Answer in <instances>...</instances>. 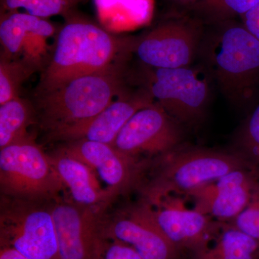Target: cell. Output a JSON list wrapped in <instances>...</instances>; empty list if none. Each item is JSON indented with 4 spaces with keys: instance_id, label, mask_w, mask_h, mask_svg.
Returning <instances> with one entry per match:
<instances>
[{
    "instance_id": "cell-1",
    "label": "cell",
    "mask_w": 259,
    "mask_h": 259,
    "mask_svg": "<svg viewBox=\"0 0 259 259\" xmlns=\"http://www.w3.org/2000/svg\"><path fill=\"white\" fill-rule=\"evenodd\" d=\"M58 32L54 51L34 95L49 93L80 76L109 69L128 56L127 37H118L86 19L66 16Z\"/></svg>"
},
{
    "instance_id": "cell-2",
    "label": "cell",
    "mask_w": 259,
    "mask_h": 259,
    "mask_svg": "<svg viewBox=\"0 0 259 259\" xmlns=\"http://www.w3.org/2000/svg\"><path fill=\"white\" fill-rule=\"evenodd\" d=\"M214 25L204 32L200 63L228 101L249 106L259 95V41L242 23Z\"/></svg>"
},
{
    "instance_id": "cell-3",
    "label": "cell",
    "mask_w": 259,
    "mask_h": 259,
    "mask_svg": "<svg viewBox=\"0 0 259 259\" xmlns=\"http://www.w3.org/2000/svg\"><path fill=\"white\" fill-rule=\"evenodd\" d=\"M127 59L49 93L34 95L32 102L40 127L50 134L90 120L105 110L131 85Z\"/></svg>"
},
{
    "instance_id": "cell-4",
    "label": "cell",
    "mask_w": 259,
    "mask_h": 259,
    "mask_svg": "<svg viewBox=\"0 0 259 259\" xmlns=\"http://www.w3.org/2000/svg\"><path fill=\"white\" fill-rule=\"evenodd\" d=\"M153 161L149 180L141 185L147 202L171 194L187 195L231 171L255 167L237 151L183 144Z\"/></svg>"
},
{
    "instance_id": "cell-5",
    "label": "cell",
    "mask_w": 259,
    "mask_h": 259,
    "mask_svg": "<svg viewBox=\"0 0 259 259\" xmlns=\"http://www.w3.org/2000/svg\"><path fill=\"white\" fill-rule=\"evenodd\" d=\"M130 80L144 88L153 101L183 125H193L205 115L211 99L208 71L202 64L177 69H153L139 65Z\"/></svg>"
},
{
    "instance_id": "cell-6",
    "label": "cell",
    "mask_w": 259,
    "mask_h": 259,
    "mask_svg": "<svg viewBox=\"0 0 259 259\" xmlns=\"http://www.w3.org/2000/svg\"><path fill=\"white\" fill-rule=\"evenodd\" d=\"M51 201L1 195L0 245L30 259H59Z\"/></svg>"
},
{
    "instance_id": "cell-7",
    "label": "cell",
    "mask_w": 259,
    "mask_h": 259,
    "mask_svg": "<svg viewBox=\"0 0 259 259\" xmlns=\"http://www.w3.org/2000/svg\"><path fill=\"white\" fill-rule=\"evenodd\" d=\"M0 190L8 197L51 201L66 189L49 154L29 136L0 149Z\"/></svg>"
},
{
    "instance_id": "cell-8",
    "label": "cell",
    "mask_w": 259,
    "mask_h": 259,
    "mask_svg": "<svg viewBox=\"0 0 259 259\" xmlns=\"http://www.w3.org/2000/svg\"><path fill=\"white\" fill-rule=\"evenodd\" d=\"M203 24L197 18L167 20L139 36L127 37V54L139 65L153 69L192 66L199 59Z\"/></svg>"
},
{
    "instance_id": "cell-9",
    "label": "cell",
    "mask_w": 259,
    "mask_h": 259,
    "mask_svg": "<svg viewBox=\"0 0 259 259\" xmlns=\"http://www.w3.org/2000/svg\"><path fill=\"white\" fill-rule=\"evenodd\" d=\"M59 259H100L109 240L105 209L59 198L52 202Z\"/></svg>"
},
{
    "instance_id": "cell-10",
    "label": "cell",
    "mask_w": 259,
    "mask_h": 259,
    "mask_svg": "<svg viewBox=\"0 0 259 259\" xmlns=\"http://www.w3.org/2000/svg\"><path fill=\"white\" fill-rule=\"evenodd\" d=\"M105 231L107 240L130 245L143 259H179L182 253L162 231L144 199L105 214Z\"/></svg>"
},
{
    "instance_id": "cell-11",
    "label": "cell",
    "mask_w": 259,
    "mask_h": 259,
    "mask_svg": "<svg viewBox=\"0 0 259 259\" xmlns=\"http://www.w3.org/2000/svg\"><path fill=\"white\" fill-rule=\"evenodd\" d=\"M182 126L153 102L130 119L112 146L134 157L158 158L182 145Z\"/></svg>"
},
{
    "instance_id": "cell-12",
    "label": "cell",
    "mask_w": 259,
    "mask_h": 259,
    "mask_svg": "<svg viewBox=\"0 0 259 259\" xmlns=\"http://www.w3.org/2000/svg\"><path fill=\"white\" fill-rule=\"evenodd\" d=\"M60 149L90 167L116 197L141 187L150 166L148 160L130 156L112 145L88 140L70 141Z\"/></svg>"
},
{
    "instance_id": "cell-13",
    "label": "cell",
    "mask_w": 259,
    "mask_h": 259,
    "mask_svg": "<svg viewBox=\"0 0 259 259\" xmlns=\"http://www.w3.org/2000/svg\"><path fill=\"white\" fill-rule=\"evenodd\" d=\"M154 102L144 88L131 83L127 90L101 112L90 120L48 134L52 141L65 143L78 140L113 145L130 119Z\"/></svg>"
},
{
    "instance_id": "cell-14",
    "label": "cell",
    "mask_w": 259,
    "mask_h": 259,
    "mask_svg": "<svg viewBox=\"0 0 259 259\" xmlns=\"http://www.w3.org/2000/svg\"><path fill=\"white\" fill-rule=\"evenodd\" d=\"M147 202L162 231L181 252L190 250L194 254L207 248L219 234L218 224L211 217L196 209L187 208L175 194Z\"/></svg>"
},
{
    "instance_id": "cell-15",
    "label": "cell",
    "mask_w": 259,
    "mask_h": 259,
    "mask_svg": "<svg viewBox=\"0 0 259 259\" xmlns=\"http://www.w3.org/2000/svg\"><path fill=\"white\" fill-rule=\"evenodd\" d=\"M258 169L255 167L235 170L202 186L187 196L194 209L211 218L235 219L245 209L258 185Z\"/></svg>"
},
{
    "instance_id": "cell-16",
    "label": "cell",
    "mask_w": 259,
    "mask_h": 259,
    "mask_svg": "<svg viewBox=\"0 0 259 259\" xmlns=\"http://www.w3.org/2000/svg\"><path fill=\"white\" fill-rule=\"evenodd\" d=\"M49 156L61 182L69 191L75 203L107 208L115 198L111 191L100 187L95 172L82 161L61 149Z\"/></svg>"
},
{
    "instance_id": "cell-17",
    "label": "cell",
    "mask_w": 259,
    "mask_h": 259,
    "mask_svg": "<svg viewBox=\"0 0 259 259\" xmlns=\"http://www.w3.org/2000/svg\"><path fill=\"white\" fill-rule=\"evenodd\" d=\"M56 27L48 19L17 11L1 13V56L18 57L30 38L45 39L54 35Z\"/></svg>"
},
{
    "instance_id": "cell-18",
    "label": "cell",
    "mask_w": 259,
    "mask_h": 259,
    "mask_svg": "<svg viewBox=\"0 0 259 259\" xmlns=\"http://www.w3.org/2000/svg\"><path fill=\"white\" fill-rule=\"evenodd\" d=\"M37 120L33 102L21 97L0 105V149L29 137L28 128Z\"/></svg>"
},
{
    "instance_id": "cell-19",
    "label": "cell",
    "mask_w": 259,
    "mask_h": 259,
    "mask_svg": "<svg viewBox=\"0 0 259 259\" xmlns=\"http://www.w3.org/2000/svg\"><path fill=\"white\" fill-rule=\"evenodd\" d=\"M193 259H259V241L233 226H226L214 245L194 253Z\"/></svg>"
},
{
    "instance_id": "cell-20",
    "label": "cell",
    "mask_w": 259,
    "mask_h": 259,
    "mask_svg": "<svg viewBox=\"0 0 259 259\" xmlns=\"http://www.w3.org/2000/svg\"><path fill=\"white\" fill-rule=\"evenodd\" d=\"M38 69H42L41 57L25 55L8 58L0 55V105L20 97L24 82Z\"/></svg>"
},
{
    "instance_id": "cell-21",
    "label": "cell",
    "mask_w": 259,
    "mask_h": 259,
    "mask_svg": "<svg viewBox=\"0 0 259 259\" xmlns=\"http://www.w3.org/2000/svg\"><path fill=\"white\" fill-rule=\"evenodd\" d=\"M259 4V0H199L192 7L203 23L217 24L241 17Z\"/></svg>"
},
{
    "instance_id": "cell-22",
    "label": "cell",
    "mask_w": 259,
    "mask_h": 259,
    "mask_svg": "<svg viewBox=\"0 0 259 259\" xmlns=\"http://www.w3.org/2000/svg\"><path fill=\"white\" fill-rule=\"evenodd\" d=\"M79 4L76 0H0L1 13L25 10V13L44 19L56 15L66 17Z\"/></svg>"
},
{
    "instance_id": "cell-23",
    "label": "cell",
    "mask_w": 259,
    "mask_h": 259,
    "mask_svg": "<svg viewBox=\"0 0 259 259\" xmlns=\"http://www.w3.org/2000/svg\"><path fill=\"white\" fill-rule=\"evenodd\" d=\"M235 143L237 152L259 169V103L238 130Z\"/></svg>"
},
{
    "instance_id": "cell-24",
    "label": "cell",
    "mask_w": 259,
    "mask_h": 259,
    "mask_svg": "<svg viewBox=\"0 0 259 259\" xmlns=\"http://www.w3.org/2000/svg\"><path fill=\"white\" fill-rule=\"evenodd\" d=\"M232 226L259 241V182L245 209L235 219Z\"/></svg>"
},
{
    "instance_id": "cell-25",
    "label": "cell",
    "mask_w": 259,
    "mask_h": 259,
    "mask_svg": "<svg viewBox=\"0 0 259 259\" xmlns=\"http://www.w3.org/2000/svg\"><path fill=\"white\" fill-rule=\"evenodd\" d=\"M100 259H143L130 245L119 241H109Z\"/></svg>"
},
{
    "instance_id": "cell-26",
    "label": "cell",
    "mask_w": 259,
    "mask_h": 259,
    "mask_svg": "<svg viewBox=\"0 0 259 259\" xmlns=\"http://www.w3.org/2000/svg\"><path fill=\"white\" fill-rule=\"evenodd\" d=\"M241 18L245 28L259 41V4Z\"/></svg>"
},
{
    "instance_id": "cell-27",
    "label": "cell",
    "mask_w": 259,
    "mask_h": 259,
    "mask_svg": "<svg viewBox=\"0 0 259 259\" xmlns=\"http://www.w3.org/2000/svg\"><path fill=\"white\" fill-rule=\"evenodd\" d=\"M0 259H30L15 248L0 245Z\"/></svg>"
},
{
    "instance_id": "cell-28",
    "label": "cell",
    "mask_w": 259,
    "mask_h": 259,
    "mask_svg": "<svg viewBox=\"0 0 259 259\" xmlns=\"http://www.w3.org/2000/svg\"><path fill=\"white\" fill-rule=\"evenodd\" d=\"M171 4L182 5V6H190L192 8L196 3H198L199 0H165Z\"/></svg>"
},
{
    "instance_id": "cell-29",
    "label": "cell",
    "mask_w": 259,
    "mask_h": 259,
    "mask_svg": "<svg viewBox=\"0 0 259 259\" xmlns=\"http://www.w3.org/2000/svg\"><path fill=\"white\" fill-rule=\"evenodd\" d=\"M76 1L79 4V3H83V2L86 1V0H76Z\"/></svg>"
}]
</instances>
